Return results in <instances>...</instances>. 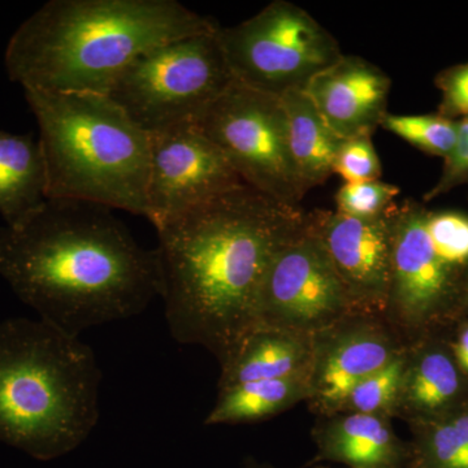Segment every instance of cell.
Listing matches in <instances>:
<instances>
[{"mask_svg": "<svg viewBox=\"0 0 468 468\" xmlns=\"http://www.w3.org/2000/svg\"><path fill=\"white\" fill-rule=\"evenodd\" d=\"M307 223L301 206L242 184L158 224L159 297L176 343L199 345L223 362L257 325L277 252Z\"/></svg>", "mask_w": 468, "mask_h": 468, "instance_id": "6da1fadb", "label": "cell"}, {"mask_svg": "<svg viewBox=\"0 0 468 468\" xmlns=\"http://www.w3.org/2000/svg\"><path fill=\"white\" fill-rule=\"evenodd\" d=\"M112 208L46 199L0 229V275L39 319L68 335L140 315L159 297L158 258Z\"/></svg>", "mask_w": 468, "mask_h": 468, "instance_id": "7a4b0ae2", "label": "cell"}, {"mask_svg": "<svg viewBox=\"0 0 468 468\" xmlns=\"http://www.w3.org/2000/svg\"><path fill=\"white\" fill-rule=\"evenodd\" d=\"M218 27L176 0H51L11 37L5 68L24 90L107 95L144 52Z\"/></svg>", "mask_w": 468, "mask_h": 468, "instance_id": "3957f363", "label": "cell"}, {"mask_svg": "<svg viewBox=\"0 0 468 468\" xmlns=\"http://www.w3.org/2000/svg\"><path fill=\"white\" fill-rule=\"evenodd\" d=\"M91 347L45 320L0 323V441L39 461L75 451L100 420Z\"/></svg>", "mask_w": 468, "mask_h": 468, "instance_id": "277c9868", "label": "cell"}, {"mask_svg": "<svg viewBox=\"0 0 468 468\" xmlns=\"http://www.w3.org/2000/svg\"><path fill=\"white\" fill-rule=\"evenodd\" d=\"M39 126L48 199L150 218V134L109 95L26 90Z\"/></svg>", "mask_w": 468, "mask_h": 468, "instance_id": "5b68a950", "label": "cell"}, {"mask_svg": "<svg viewBox=\"0 0 468 468\" xmlns=\"http://www.w3.org/2000/svg\"><path fill=\"white\" fill-rule=\"evenodd\" d=\"M468 276V214L405 199L393 224V276L385 318L418 331L461 303Z\"/></svg>", "mask_w": 468, "mask_h": 468, "instance_id": "8992f818", "label": "cell"}, {"mask_svg": "<svg viewBox=\"0 0 468 468\" xmlns=\"http://www.w3.org/2000/svg\"><path fill=\"white\" fill-rule=\"evenodd\" d=\"M233 82L217 30L144 52L120 73L107 95L153 134L193 124Z\"/></svg>", "mask_w": 468, "mask_h": 468, "instance_id": "52a82bcc", "label": "cell"}, {"mask_svg": "<svg viewBox=\"0 0 468 468\" xmlns=\"http://www.w3.org/2000/svg\"><path fill=\"white\" fill-rule=\"evenodd\" d=\"M218 39L237 82L277 98L306 90L344 55L315 17L286 0L271 2L237 26L218 27Z\"/></svg>", "mask_w": 468, "mask_h": 468, "instance_id": "ba28073f", "label": "cell"}, {"mask_svg": "<svg viewBox=\"0 0 468 468\" xmlns=\"http://www.w3.org/2000/svg\"><path fill=\"white\" fill-rule=\"evenodd\" d=\"M226 156L242 183L289 206H300L307 189L292 162L282 98L234 80L193 122Z\"/></svg>", "mask_w": 468, "mask_h": 468, "instance_id": "9c48e42d", "label": "cell"}, {"mask_svg": "<svg viewBox=\"0 0 468 468\" xmlns=\"http://www.w3.org/2000/svg\"><path fill=\"white\" fill-rule=\"evenodd\" d=\"M360 315L316 234L307 227L286 243L268 268L257 324L315 335Z\"/></svg>", "mask_w": 468, "mask_h": 468, "instance_id": "30bf717a", "label": "cell"}, {"mask_svg": "<svg viewBox=\"0 0 468 468\" xmlns=\"http://www.w3.org/2000/svg\"><path fill=\"white\" fill-rule=\"evenodd\" d=\"M242 184L226 156L194 124L150 134L149 220L154 227Z\"/></svg>", "mask_w": 468, "mask_h": 468, "instance_id": "8fae6325", "label": "cell"}, {"mask_svg": "<svg viewBox=\"0 0 468 468\" xmlns=\"http://www.w3.org/2000/svg\"><path fill=\"white\" fill-rule=\"evenodd\" d=\"M397 205L372 218L337 211L309 212L310 227L360 315L384 316L393 276V224Z\"/></svg>", "mask_w": 468, "mask_h": 468, "instance_id": "7c38bea8", "label": "cell"}, {"mask_svg": "<svg viewBox=\"0 0 468 468\" xmlns=\"http://www.w3.org/2000/svg\"><path fill=\"white\" fill-rule=\"evenodd\" d=\"M401 335L384 316L353 315L314 335L310 409L337 414L354 388L406 350Z\"/></svg>", "mask_w": 468, "mask_h": 468, "instance_id": "4fadbf2b", "label": "cell"}, {"mask_svg": "<svg viewBox=\"0 0 468 468\" xmlns=\"http://www.w3.org/2000/svg\"><path fill=\"white\" fill-rule=\"evenodd\" d=\"M392 80L371 61L343 55L311 80L306 94L343 140L374 135L388 113Z\"/></svg>", "mask_w": 468, "mask_h": 468, "instance_id": "5bb4252c", "label": "cell"}, {"mask_svg": "<svg viewBox=\"0 0 468 468\" xmlns=\"http://www.w3.org/2000/svg\"><path fill=\"white\" fill-rule=\"evenodd\" d=\"M318 461L340 462L351 468H403L411 449L394 432L390 418L337 412L319 417L313 431Z\"/></svg>", "mask_w": 468, "mask_h": 468, "instance_id": "9a60e30c", "label": "cell"}, {"mask_svg": "<svg viewBox=\"0 0 468 468\" xmlns=\"http://www.w3.org/2000/svg\"><path fill=\"white\" fill-rule=\"evenodd\" d=\"M313 360V335L257 324L220 363L218 388L223 389L249 381L310 377Z\"/></svg>", "mask_w": 468, "mask_h": 468, "instance_id": "2e32d148", "label": "cell"}, {"mask_svg": "<svg viewBox=\"0 0 468 468\" xmlns=\"http://www.w3.org/2000/svg\"><path fill=\"white\" fill-rule=\"evenodd\" d=\"M463 372L452 351L441 346H408L401 393L394 417L410 423L432 420L461 406Z\"/></svg>", "mask_w": 468, "mask_h": 468, "instance_id": "e0dca14e", "label": "cell"}, {"mask_svg": "<svg viewBox=\"0 0 468 468\" xmlns=\"http://www.w3.org/2000/svg\"><path fill=\"white\" fill-rule=\"evenodd\" d=\"M48 199V172L39 141L32 133L0 129V215L20 223Z\"/></svg>", "mask_w": 468, "mask_h": 468, "instance_id": "ac0fdd59", "label": "cell"}, {"mask_svg": "<svg viewBox=\"0 0 468 468\" xmlns=\"http://www.w3.org/2000/svg\"><path fill=\"white\" fill-rule=\"evenodd\" d=\"M288 120L289 147L292 162L307 192L334 174V163L343 138L332 131L306 91L282 97Z\"/></svg>", "mask_w": 468, "mask_h": 468, "instance_id": "d6986e66", "label": "cell"}, {"mask_svg": "<svg viewBox=\"0 0 468 468\" xmlns=\"http://www.w3.org/2000/svg\"><path fill=\"white\" fill-rule=\"evenodd\" d=\"M310 377L249 381L218 389L206 426L246 424L264 420L310 399Z\"/></svg>", "mask_w": 468, "mask_h": 468, "instance_id": "ffe728a7", "label": "cell"}, {"mask_svg": "<svg viewBox=\"0 0 468 468\" xmlns=\"http://www.w3.org/2000/svg\"><path fill=\"white\" fill-rule=\"evenodd\" d=\"M412 427L415 441L408 468H468V405Z\"/></svg>", "mask_w": 468, "mask_h": 468, "instance_id": "44dd1931", "label": "cell"}, {"mask_svg": "<svg viewBox=\"0 0 468 468\" xmlns=\"http://www.w3.org/2000/svg\"><path fill=\"white\" fill-rule=\"evenodd\" d=\"M406 351L408 347L389 365L356 385L338 412H356V414L394 418V411L401 393Z\"/></svg>", "mask_w": 468, "mask_h": 468, "instance_id": "7402d4cb", "label": "cell"}, {"mask_svg": "<svg viewBox=\"0 0 468 468\" xmlns=\"http://www.w3.org/2000/svg\"><path fill=\"white\" fill-rule=\"evenodd\" d=\"M381 128L428 155L445 159L454 147L457 120L439 113L431 115H392L387 113Z\"/></svg>", "mask_w": 468, "mask_h": 468, "instance_id": "603a6c76", "label": "cell"}, {"mask_svg": "<svg viewBox=\"0 0 468 468\" xmlns=\"http://www.w3.org/2000/svg\"><path fill=\"white\" fill-rule=\"evenodd\" d=\"M399 192L396 185L381 180L344 184L335 196V211L356 218H378L392 207Z\"/></svg>", "mask_w": 468, "mask_h": 468, "instance_id": "cb8c5ba5", "label": "cell"}, {"mask_svg": "<svg viewBox=\"0 0 468 468\" xmlns=\"http://www.w3.org/2000/svg\"><path fill=\"white\" fill-rule=\"evenodd\" d=\"M332 171L340 176L345 184L380 180L383 167L372 143V135H358L344 140Z\"/></svg>", "mask_w": 468, "mask_h": 468, "instance_id": "d4e9b609", "label": "cell"}, {"mask_svg": "<svg viewBox=\"0 0 468 468\" xmlns=\"http://www.w3.org/2000/svg\"><path fill=\"white\" fill-rule=\"evenodd\" d=\"M462 185H468V116L457 120L454 147L443 159L442 174L432 189L424 194L423 202L435 201Z\"/></svg>", "mask_w": 468, "mask_h": 468, "instance_id": "484cf974", "label": "cell"}, {"mask_svg": "<svg viewBox=\"0 0 468 468\" xmlns=\"http://www.w3.org/2000/svg\"><path fill=\"white\" fill-rule=\"evenodd\" d=\"M435 84L441 92L437 113L446 119L468 116V61L445 68L437 73Z\"/></svg>", "mask_w": 468, "mask_h": 468, "instance_id": "4316f807", "label": "cell"}, {"mask_svg": "<svg viewBox=\"0 0 468 468\" xmlns=\"http://www.w3.org/2000/svg\"><path fill=\"white\" fill-rule=\"evenodd\" d=\"M452 353L462 372L468 375V324L461 329L457 340L452 344Z\"/></svg>", "mask_w": 468, "mask_h": 468, "instance_id": "83f0119b", "label": "cell"}, {"mask_svg": "<svg viewBox=\"0 0 468 468\" xmlns=\"http://www.w3.org/2000/svg\"><path fill=\"white\" fill-rule=\"evenodd\" d=\"M245 468H275L272 466H268V464H261L258 462L252 460V458H248L246 461Z\"/></svg>", "mask_w": 468, "mask_h": 468, "instance_id": "f1b7e54d", "label": "cell"}, {"mask_svg": "<svg viewBox=\"0 0 468 468\" xmlns=\"http://www.w3.org/2000/svg\"><path fill=\"white\" fill-rule=\"evenodd\" d=\"M461 303L468 304V276L466 282H464L463 292H462Z\"/></svg>", "mask_w": 468, "mask_h": 468, "instance_id": "f546056e", "label": "cell"}, {"mask_svg": "<svg viewBox=\"0 0 468 468\" xmlns=\"http://www.w3.org/2000/svg\"><path fill=\"white\" fill-rule=\"evenodd\" d=\"M318 468H325V467H318Z\"/></svg>", "mask_w": 468, "mask_h": 468, "instance_id": "4dcf8cb0", "label": "cell"}]
</instances>
